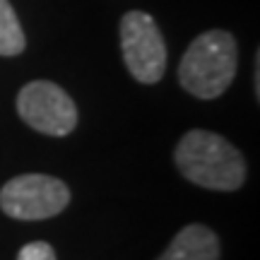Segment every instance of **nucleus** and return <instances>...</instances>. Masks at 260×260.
I'll return each instance as SVG.
<instances>
[{
	"instance_id": "obj_4",
	"label": "nucleus",
	"mask_w": 260,
	"mask_h": 260,
	"mask_svg": "<svg viewBox=\"0 0 260 260\" xmlns=\"http://www.w3.org/2000/svg\"><path fill=\"white\" fill-rule=\"evenodd\" d=\"M70 203V188L46 174H22L0 188V210L12 219L37 222L56 217Z\"/></svg>"
},
{
	"instance_id": "obj_3",
	"label": "nucleus",
	"mask_w": 260,
	"mask_h": 260,
	"mask_svg": "<svg viewBox=\"0 0 260 260\" xmlns=\"http://www.w3.org/2000/svg\"><path fill=\"white\" fill-rule=\"evenodd\" d=\"M121 51L128 73L142 84H157L167 73V44L152 15L130 10L121 19Z\"/></svg>"
},
{
	"instance_id": "obj_5",
	"label": "nucleus",
	"mask_w": 260,
	"mask_h": 260,
	"mask_svg": "<svg viewBox=\"0 0 260 260\" xmlns=\"http://www.w3.org/2000/svg\"><path fill=\"white\" fill-rule=\"evenodd\" d=\"M17 113L29 128L51 138H65L77 125V106L73 96L48 80H34L19 89Z\"/></svg>"
},
{
	"instance_id": "obj_7",
	"label": "nucleus",
	"mask_w": 260,
	"mask_h": 260,
	"mask_svg": "<svg viewBox=\"0 0 260 260\" xmlns=\"http://www.w3.org/2000/svg\"><path fill=\"white\" fill-rule=\"evenodd\" d=\"M24 46H27V39H24L17 12L10 5V0H0V56H19Z\"/></svg>"
},
{
	"instance_id": "obj_1",
	"label": "nucleus",
	"mask_w": 260,
	"mask_h": 260,
	"mask_svg": "<svg viewBox=\"0 0 260 260\" xmlns=\"http://www.w3.org/2000/svg\"><path fill=\"white\" fill-rule=\"evenodd\" d=\"M186 181L207 190H236L246 181V159L229 140L210 130H188L174 152Z\"/></svg>"
},
{
	"instance_id": "obj_8",
	"label": "nucleus",
	"mask_w": 260,
	"mask_h": 260,
	"mask_svg": "<svg viewBox=\"0 0 260 260\" xmlns=\"http://www.w3.org/2000/svg\"><path fill=\"white\" fill-rule=\"evenodd\" d=\"M17 260H58L53 246L46 241H31L22 246L17 253Z\"/></svg>"
},
{
	"instance_id": "obj_6",
	"label": "nucleus",
	"mask_w": 260,
	"mask_h": 260,
	"mask_svg": "<svg viewBox=\"0 0 260 260\" xmlns=\"http://www.w3.org/2000/svg\"><path fill=\"white\" fill-rule=\"evenodd\" d=\"M157 260H219V239L205 224H188Z\"/></svg>"
},
{
	"instance_id": "obj_2",
	"label": "nucleus",
	"mask_w": 260,
	"mask_h": 260,
	"mask_svg": "<svg viewBox=\"0 0 260 260\" xmlns=\"http://www.w3.org/2000/svg\"><path fill=\"white\" fill-rule=\"evenodd\" d=\"M236 63V39L229 31L210 29L186 48L178 65V82L198 99H217L234 82Z\"/></svg>"
}]
</instances>
